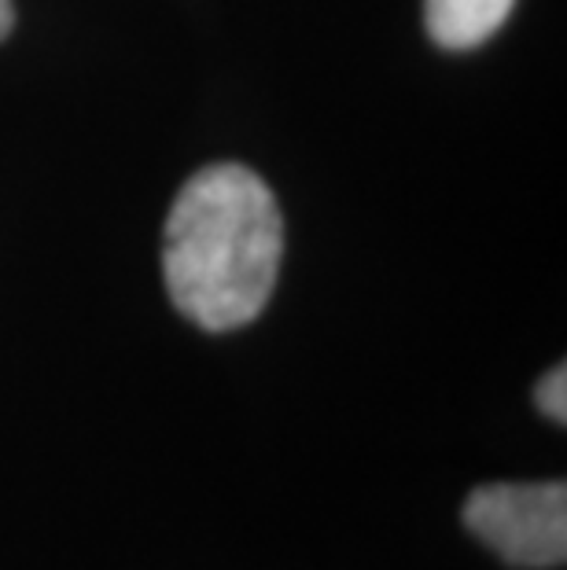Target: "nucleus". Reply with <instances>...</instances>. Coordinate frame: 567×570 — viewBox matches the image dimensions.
<instances>
[{"label": "nucleus", "mask_w": 567, "mask_h": 570, "mask_svg": "<svg viewBox=\"0 0 567 570\" xmlns=\"http://www.w3.org/2000/svg\"><path fill=\"white\" fill-rule=\"evenodd\" d=\"M284 258V217L247 166L199 169L166 217L163 276L174 306L207 332H233L270 302Z\"/></svg>", "instance_id": "f257e3e1"}, {"label": "nucleus", "mask_w": 567, "mask_h": 570, "mask_svg": "<svg viewBox=\"0 0 567 570\" xmlns=\"http://www.w3.org/2000/svg\"><path fill=\"white\" fill-rule=\"evenodd\" d=\"M465 527L512 567H564L567 487L564 482H490L465 501Z\"/></svg>", "instance_id": "f03ea898"}, {"label": "nucleus", "mask_w": 567, "mask_h": 570, "mask_svg": "<svg viewBox=\"0 0 567 570\" xmlns=\"http://www.w3.org/2000/svg\"><path fill=\"white\" fill-rule=\"evenodd\" d=\"M516 0H424V22L431 41L465 52L493 38L512 16Z\"/></svg>", "instance_id": "7ed1b4c3"}, {"label": "nucleus", "mask_w": 567, "mask_h": 570, "mask_svg": "<svg viewBox=\"0 0 567 570\" xmlns=\"http://www.w3.org/2000/svg\"><path fill=\"white\" fill-rule=\"evenodd\" d=\"M535 402L541 409V416H549L553 423H567V368L564 365L541 375L535 386Z\"/></svg>", "instance_id": "20e7f679"}, {"label": "nucleus", "mask_w": 567, "mask_h": 570, "mask_svg": "<svg viewBox=\"0 0 567 570\" xmlns=\"http://www.w3.org/2000/svg\"><path fill=\"white\" fill-rule=\"evenodd\" d=\"M11 22H16V8H11V0H0V41L8 38Z\"/></svg>", "instance_id": "39448f33"}]
</instances>
